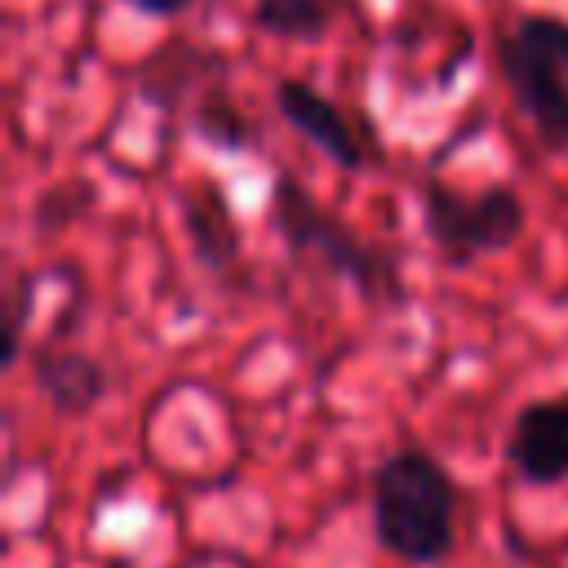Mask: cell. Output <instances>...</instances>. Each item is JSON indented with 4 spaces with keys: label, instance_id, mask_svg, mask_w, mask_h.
<instances>
[{
    "label": "cell",
    "instance_id": "6da1fadb",
    "mask_svg": "<svg viewBox=\"0 0 568 568\" xmlns=\"http://www.w3.org/2000/svg\"><path fill=\"white\" fill-rule=\"evenodd\" d=\"M373 532L404 564H444L457 541V484L426 448H399L373 470Z\"/></svg>",
    "mask_w": 568,
    "mask_h": 568
},
{
    "label": "cell",
    "instance_id": "7a4b0ae2",
    "mask_svg": "<svg viewBox=\"0 0 568 568\" xmlns=\"http://www.w3.org/2000/svg\"><path fill=\"white\" fill-rule=\"evenodd\" d=\"M271 222L293 257H315L333 275H342L364 302H386L399 297V266L382 248L355 240L328 209L311 200V191L293 173L271 178Z\"/></svg>",
    "mask_w": 568,
    "mask_h": 568
},
{
    "label": "cell",
    "instance_id": "3957f363",
    "mask_svg": "<svg viewBox=\"0 0 568 568\" xmlns=\"http://www.w3.org/2000/svg\"><path fill=\"white\" fill-rule=\"evenodd\" d=\"M497 67L546 146H568V22L524 13L497 40Z\"/></svg>",
    "mask_w": 568,
    "mask_h": 568
},
{
    "label": "cell",
    "instance_id": "277c9868",
    "mask_svg": "<svg viewBox=\"0 0 568 568\" xmlns=\"http://www.w3.org/2000/svg\"><path fill=\"white\" fill-rule=\"evenodd\" d=\"M422 217H426L430 240L444 248V257L466 266L484 253L510 248L524 235L528 209L506 182H493L484 191H462L435 178L422 191Z\"/></svg>",
    "mask_w": 568,
    "mask_h": 568
},
{
    "label": "cell",
    "instance_id": "5b68a950",
    "mask_svg": "<svg viewBox=\"0 0 568 568\" xmlns=\"http://www.w3.org/2000/svg\"><path fill=\"white\" fill-rule=\"evenodd\" d=\"M275 111L284 115V124L297 133V138H306L320 155H328L337 169H368L373 164V155H377V138H373V129L368 124H351V115L333 102V98H324L320 89H311L306 80H297V75H284L280 84H275Z\"/></svg>",
    "mask_w": 568,
    "mask_h": 568
},
{
    "label": "cell",
    "instance_id": "8992f818",
    "mask_svg": "<svg viewBox=\"0 0 568 568\" xmlns=\"http://www.w3.org/2000/svg\"><path fill=\"white\" fill-rule=\"evenodd\" d=\"M506 466L532 488H555L568 479V390L541 395L515 413Z\"/></svg>",
    "mask_w": 568,
    "mask_h": 568
},
{
    "label": "cell",
    "instance_id": "52a82bcc",
    "mask_svg": "<svg viewBox=\"0 0 568 568\" xmlns=\"http://www.w3.org/2000/svg\"><path fill=\"white\" fill-rule=\"evenodd\" d=\"M31 377L40 386V395L53 404V413L62 417H84L106 390H111V377L106 368L84 355V351H71V346H40L31 355Z\"/></svg>",
    "mask_w": 568,
    "mask_h": 568
},
{
    "label": "cell",
    "instance_id": "ba28073f",
    "mask_svg": "<svg viewBox=\"0 0 568 568\" xmlns=\"http://www.w3.org/2000/svg\"><path fill=\"white\" fill-rule=\"evenodd\" d=\"M182 222H186L195 257L209 271H226L240 257V226H235V213H231L222 186L200 182L191 195H182Z\"/></svg>",
    "mask_w": 568,
    "mask_h": 568
},
{
    "label": "cell",
    "instance_id": "9c48e42d",
    "mask_svg": "<svg viewBox=\"0 0 568 568\" xmlns=\"http://www.w3.org/2000/svg\"><path fill=\"white\" fill-rule=\"evenodd\" d=\"M355 0H253V22L275 40L311 44L333 31L342 13H351Z\"/></svg>",
    "mask_w": 568,
    "mask_h": 568
},
{
    "label": "cell",
    "instance_id": "30bf717a",
    "mask_svg": "<svg viewBox=\"0 0 568 568\" xmlns=\"http://www.w3.org/2000/svg\"><path fill=\"white\" fill-rule=\"evenodd\" d=\"M195 133L213 146V151H226V155H240L248 146H257V129L253 120L235 106V98L226 89H204L200 106H195Z\"/></svg>",
    "mask_w": 568,
    "mask_h": 568
},
{
    "label": "cell",
    "instance_id": "8fae6325",
    "mask_svg": "<svg viewBox=\"0 0 568 568\" xmlns=\"http://www.w3.org/2000/svg\"><path fill=\"white\" fill-rule=\"evenodd\" d=\"M31 288H36V280L18 275L9 297H4V311H9V320H4V364L18 359V346H22V333H27V311H31Z\"/></svg>",
    "mask_w": 568,
    "mask_h": 568
},
{
    "label": "cell",
    "instance_id": "7c38bea8",
    "mask_svg": "<svg viewBox=\"0 0 568 568\" xmlns=\"http://www.w3.org/2000/svg\"><path fill=\"white\" fill-rule=\"evenodd\" d=\"M138 13H146V18H178L191 0H129Z\"/></svg>",
    "mask_w": 568,
    "mask_h": 568
}]
</instances>
